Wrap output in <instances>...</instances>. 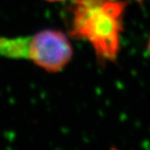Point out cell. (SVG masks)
Wrapping results in <instances>:
<instances>
[{"mask_svg":"<svg viewBox=\"0 0 150 150\" xmlns=\"http://www.w3.org/2000/svg\"><path fill=\"white\" fill-rule=\"evenodd\" d=\"M148 51L150 52V38H149V42H148Z\"/></svg>","mask_w":150,"mask_h":150,"instance_id":"obj_4","label":"cell"},{"mask_svg":"<svg viewBox=\"0 0 150 150\" xmlns=\"http://www.w3.org/2000/svg\"><path fill=\"white\" fill-rule=\"evenodd\" d=\"M73 49L60 30L46 29L31 35L28 60L49 72L62 71L71 62Z\"/></svg>","mask_w":150,"mask_h":150,"instance_id":"obj_2","label":"cell"},{"mask_svg":"<svg viewBox=\"0 0 150 150\" xmlns=\"http://www.w3.org/2000/svg\"><path fill=\"white\" fill-rule=\"evenodd\" d=\"M126 6L120 0H73L70 35L87 41L100 62H114L120 52Z\"/></svg>","mask_w":150,"mask_h":150,"instance_id":"obj_1","label":"cell"},{"mask_svg":"<svg viewBox=\"0 0 150 150\" xmlns=\"http://www.w3.org/2000/svg\"><path fill=\"white\" fill-rule=\"evenodd\" d=\"M47 2H51V3H55V2H64L67 1V0H45Z\"/></svg>","mask_w":150,"mask_h":150,"instance_id":"obj_3","label":"cell"}]
</instances>
